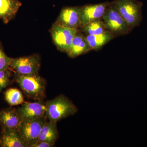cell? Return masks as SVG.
Wrapping results in <instances>:
<instances>
[{"mask_svg": "<svg viewBox=\"0 0 147 147\" xmlns=\"http://www.w3.org/2000/svg\"><path fill=\"white\" fill-rule=\"evenodd\" d=\"M78 31V29L68 28L55 23L50 33L53 42L58 50L67 53Z\"/></svg>", "mask_w": 147, "mask_h": 147, "instance_id": "52a82bcc", "label": "cell"}, {"mask_svg": "<svg viewBox=\"0 0 147 147\" xmlns=\"http://www.w3.org/2000/svg\"><path fill=\"white\" fill-rule=\"evenodd\" d=\"M45 105V117L49 121L55 122L74 115L78 110L73 102L63 94L47 100Z\"/></svg>", "mask_w": 147, "mask_h": 147, "instance_id": "6da1fadb", "label": "cell"}, {"mask_svg": "<svg viewBox=\"0 0 147 147\" xmlns=\"http://www.w3.org/2000/svg\"><path fill=\"white\" fill-rule=\"evenodd\" d=\"M12 58L6 55L1 42L0 41V71L9 68Z\"/></svg>", "mask_w": 147, "mask_h": 147, "instance_id": "ffe728a7", "label": "cell"}, {"mask_svg": "<svg viewBox=\"0 0 147 147\" xmlns=\"http://www.w3.org/2000/svg\"><path fill=\"white\" fill-rule=\"evenodd\" d=\"M55 146V145L48 142L38 141L30 145L29 147H53Z\"/></svg>", "mask_w": 147, "mask_h": 147, "instance_id": "44dd1931", "label": "cell"}, {"mask_svg": "<svg viewBox=\"0 0 147 147\" xmlns=\"http://www.w3.org/2000/svg\"><path fill=\"white\" fill-rule=\"evenodd\" d=\"M11 72L9 68L0 71V93L5 88L10 85Z\"/></svg>", "mask_w": 147, "mask_h": 147, "instance_id": "d6986e66", "label": "cell"}, {"mask_svg": "<svg viewBox=\"0 0 147 147\" xmlns=\"http://www.w3.org/2000/svg\"><path fill=\"white\" fill-rule=\"evenodd\" d=\"M90 50V49L85 36L79 30L74 38L71 46L67 53L69 57L74 58L86 54Z\"/></svg>", "mask_w": 147, "mask_h": 147, "instance_id": "5bb4252c", "label": "cell"}, {"mask_svg": "<svg viewBox=\"0 0 147 147\" xmlns=\"http://www.w3.org/2000/svg\"><path fill=\"white\" fill-rule=\"evenodd\" d=\"M14 80L28 97L36 101H42L46 97V81L38 74L28 75L15 74Z\"/></svg>", "mask_w": 147, "mask_h": 147, "instance_id": "7a4b0ae2", "label": "cell"}, {"mask_svg": "<svg viewBox=\"0 0 147 147\" xmlns=\"http://www.w3.org/2000/svg\"><path fill=\"white\" fill-rule=\"evenodd\" d=\"M80 7H69L63 9L55 24L72 29L80 28Z\"/></svg>", "mask_w": 147, "mask_h": 147, "instance_id": "30bf717a", "label": "cell"}, {"mask_svg": "<svg viewBox=\"0 0 147 147\" xmlns=\"http://www.w3.org/2000/svg\"><path fill=\"white\" fill-rule=\"evenodd\" d=\"M4 97L5 101L11 106L20 105L24 102L22 92L17 88H10L7 90L4 93Z\"/></svg>", "mask_w": 147, "mask_h": 147, "instance_id": "ac0fdd59", "label": "cell"}, {"mask_svg": "<svg viewBox=\"0 0 147 147\" xmlns=\"http://www.w3.org/2000/svg\"><path fill=\"white\" fill-rule=\"evenodd\" d=\"M113 3L131 31L139 26L142 20V3L137 0H115Z\"/></svg>", "mask_w": 147, "mask_h": 147, "instance_id": "3957f363", "label": "cell"}, {"mask_svg": "<svg viewBox=\"0 0 147 147\" xmlns=\"http://www.w3.org/2000/svg\"><path fill=\"white\" fill-rule=\"evenodd\" d=\"M110 4L106 2L80 7V28L92 21L101 19Z\"/></svg>", "mask_w": 147, "mask_h": 147, "instance_id": "ba28073f", "label": "cell"}, {"mask_svg": "<svg viewBox=\"0 0 147 147\" xmlns=\"http://www.w3.org/2000/svg\"><path fill=\"white\" fill-rule=\"evenodd\" d=\"M17 110L22 122L35 119L45 116V102L38 100L24 102Z\"/></svg>", "mask_w": 147, "mask_h": 147, "instance_id": "9c48e42d", "label": "cell"}, {"mask_svg": "<svg viewBox=\"0 0 147 147\" xmlns=\"http://www.w3.org/2000/svg\"><path fill=\"white\" fill-rule=\"evenodd\" d=\"M59 138L57 123L48 121L42 127L38 137V141L45 142L55 145Z\"/></svg>", "mask_w": 147, "mask_h": 147, "instance_id": "9a60e30c", "label": "cell"}, {"mask_svg": "<svg viewBox=\"0 0 147 147\" xmlns=\"http://www.w3.org/2000/svg\"><path fill=\"white\" fill-rule=\"evenodd\" d=\"M40 67V57L38 54L12 58L9 67L15 74L28 75L37 74Z\"/></svg>", "mask_w": 147, "mask_h": 147, "instance_id": "5b68a950", "label": "cell"}, {"mask_svg": "<svg viewBox=\"0 0 147 147\" xmlns=\"http://www.w3.org/2000/svg\"><path fill=\"white\" fill-rule=\"evenodd\" d=\"M21 122L17 109L10 107L0 110V126L1 129H18Z\"/></svg>", "mask_w": 147, "mask_h": 147, "instance_id": "7c38bea8", "label": "cell"}, {"mask_svg": "<svg viewBox=\"0 0 147 147\" xmlns=\"http://www.w3.org/2000/svg\"><path fill=\"white\" fill-rule=\"evenodd\" d=\"M115 36L109 32L102 34L85 36L90 50H98L114 38Z\"/></svg>", "mask_w": 147, "mask_h": 147, "instance_id": "2e32d148", "label": "cell"}, {"mask_svg": "<svg viewBox=\"0 0 147 147\" xmlns=\"http://www.w3.org/2000/svg\"><path fill=\"white\" fill-rule=\"evenodd\" d=\"M45 116L31 120L23 121L18 130L28 147L38 141L42 127L47 121Z\"/></svg>", "mask_w": 147, "mask_h": 147, "instance_id": "8992f818", "label": "cell"}, {"mask_svg": "<svg viewBox=\"0 0 147 147\" xmlns=\"http://www.w3.org/2000/svg\"><path fill=\"white\" fill-rule=\"evenodd\" d=\"M0 147H28L18 129H2L0 133Z\"/></svg>", "mask_w": 147, "mask_h": 147, "instance_id": "8fae6325", "label": "cell"}, {"mask_svg": "<svg viewBox=\"0 0 147 147\" xmlns=\"http://www.w3.org/2000/svg\"><path fill=\"white\" fill-rule=\"evenodd\" d=\"M22 5L19 0H0V19L5 24H8L16 16Z\"/></svg>", "mask_w": 147, "mask_h": 147, "instance_id": "4fadbf2b", "label": "cell"}, {"mask_svg": "<svg viewBox=\"0 0 147 147\" xmlns=\"http://www.w3.org/2000/svg\"><path fill=\"white\" fill-rule=\"evenodd\" d=\"M81 28L82 32L88 35L102 34L108 31L101 19L92 21Z\"/></svg>", "mask_w": 147, "mask_h": 147, "instance_id": "e0dca14e", "label": "cell"}, {"mask_svg": "<svg viewBox=\"0 0 147 147\" xmlns=\"http://www.w3.org/2000/svg\"><path fill=\"white\" fill-rule=\"evenodd\" d=\"M102 18L106 30L115 36L124 35L131 31L113 2L110 3L107 7Z\"/></svg>", "mask_w": 147, "mask_h": 147, "instance_id": "277c9868", "label": "cell"}]
</instances>
